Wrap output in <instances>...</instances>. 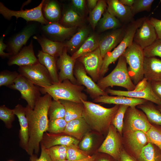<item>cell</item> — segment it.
Instances as JSON below:
<instances>
[{"label":"cell","mask_w":161,"mask_h":161,"mask_svg":"<svg viewBox=\"0 0 161 161\" xmlns=\"http://www.w3.org/2000/svg\"><path fill=\"white\" fill-rule=\"evenodd\" d=\"M52 97L46 94L36 101L33 109L27 105L25 107L27 119L29 140L27 153L30 156L34 152L38 154L44 134L47 131L49 121L48 110Z\"/></svg>","instance_id":"cell-1"},{"label":"cell","mask_w":161,"mask_h":161,"mask_svg":"<svg viewBox=\"0 0 161 161\" xmlns=\"http://www.w3.org/2000/svg\"><path fill=\"white\" fill-rule=\"evenodd\" d=\"M81 101L84 109L82 117L92 130L100 135L107 133L112 120L117 113L119 105L105 108L91 101Z\"/></svg>","instance_id":"cell-2"},{"label":"cell","mask_w":161,"mask_h":161,"mask_svg":"<svg viewBox=\"0 0 161 161\" xmlns=\"http://www.w3.org/2000/svg\"><path fill=\"white\" fill-rule=\"evenodd\" d=\"M84 87L67 79L62 82L53 83L47 87H40V90L43 94L49 95L53 100H63L82 103V100H86L87 99L86 95L83 92Z\"/></svg>","instance_id":"cell-3"},{"label":"cell","mask_w":161,"mask_h":161,"mask_svg":"<svg viewBox=\"0 0 161 161\" xmlns=\"http://www.w3.org/2000/svg\"><path fill=\"white\" fill-rule=\"evenodd\" d=\"M125 57L122 55L118 58L114 69L108 75L100 79L97 84L102 89L105 91L109 87L114 86L123 87L127 91H133L135 85L129 74Z\"/></svg>","instance_id":"cell-4"},{"label":"cell","mask_w":161,"mask_h":161,"mask_svg":"<svg viewBox=\"0 0 161 161\" xmlns=\"http://www.w3.org/2000/svg\"><path fill=\"white\" fill-rule=\"evenodd\" d=\"M146 18L144 17L138 18L129 24L126 27L125 33L122 41L113 51L107 53L103 58L100 73V78L104 77L108 70L110 64L118 59L127 48L132 44L136 30L141 26Z\"/></svg>","instance_id":"cell-5"},{"label":"cell","mask_w":161,"mask_h":161,"mask_svg":"<svg viewBox=\"0 0 161 161\" xmlns=\"http://www.w3.org/2000/svg\"><path fill=\"white\" fill-rule=\"evenodd\" d=\"M129 65L128 71L131 80L136 85L144 78L145 58L143 49L134 42L128 47L122 55Z\"/></svg>","instance_id":"cell-6"},{"label":"cell","mask_w":161,"mask_h":161,"mask_svg":"<svg viewBox=\"0 0 161 161\" xmlns=\"http://www.w3.org/2000/svg\"><path fill=\"white\" fill-rule=\"evenodd\" d=\"M44 0H42L37 6L30 9L20 10H10L6 7L1 2H0V14L5 19L10 20L14 16L16 20L19 18L25 20L27 22H36L41 25H45L49 22L44 18L42 11V8Z\"/></svg>","instance_id":"cell-7"},{"label":"cell","mask_w":161,"mask_h":161,"mask_svg":"<svg viewBox=\"0 0 161 161\" xmlns=\"http://www.w3.org/2000/svg\"><path fill=\"white\" fill-rule=\"evenodd\" d=\"M136 107L129 106L126 111L123 133L135 131H140L146 133L152 126L145 113Z\"/></svg>","instance_id":"cell-8"},{"label":"cell","mask_w":161,"mask_h":161,"mask_svg":"<svg viewBox=\"0 0 161 161\" xmlns=\"http://www.w3.org/2000/svg\"><path fill=\"white\" fill-rule=\"evenodd\" d=\"M19 74L41 88L51 85L53 82L45 67L39 62L30 65L19 66Z\"/></svg>","instance_id":"cell-9"},{"label":"cell","mask_w":161,"mask_h":161,"mask_svg":"<svg viewBox=\"0 0 161 161\" xmlns=\"http://www.w3.org/2000/svg\"><path fill=\"white\" fill-rule=\"evenodd\" d=\"M40 24L36 22L28 23L18 32L12 36L7 42V49L12 56L17 54L32 35L40 32Z\"/></svg>","instance_id":"cell-10"},{"label":"cell","mask_w":161,"mask_h":161,"mask_svg":"<svg viewBox=\"0 0 161 161\" xmlns=\"http://www.w3.org/2000/svg\"><path fill=\"white\" fill-rule=\"evenodd\" d=\"M36 86L20 74L14 83L8 87L19 91L21 94V98L26 101L30 108L33 109L36 101L41 97L40 87Z\"/></svg>","instance_id":"cell-11"},{"label":"cell","mask_w":161,"mask_h":161,"mask_svg":"<svg viewBox=\"0 0 161 161\" xmlns=\"http://www.w3.org/2000/svg\"><path fill=\"white\" fill-rule=\"evenodd\" d=\"M123 146L125 151L137 160L148 141L145 133L140 131L123 133Z\"/></svg>","instance_id":"cell-12"},{"label":"cell","mask_w":161,"mask_h":161,"mask_svg":"<svg viewBox=\"0 0 161 161\" xmlns=\"http://www.w3.org/2000/svg\"><path fill=\"white\" fill-rule=\"evenodd\" d=\"M123 147L122 136L111 124L105 140L97 151L108 154L117 161Z\"/></svg>","instance_id":"cell-13"},{"label":"cell","mask_w":161,"mask_h":161,"mask_svg":"<svg viewBox=\"0 0 161 161\" xmlns=\"http://www.w3.org/2000/svg\"><path fill=\"white\" fill-rule=\"evenodd\" d=\"M78 59L83 64L87 73L94 82H97L100 79V73L103 62V58L99 48Z\"/></svg>","instance_id":"cell-14"},{"label":"cell","mask_w":161,"mask_h":161,"mask_svg":"<svg viewBox=\"0 0 161 161\" xmlns=\"http://www.w3.org/2000/svg\"><path fill=\"white\" fill-rule=\"evenodd\" d=\"M74 76L77 84L86 88V91L90 97L93 99L98 97L108 95V93L101 89L92 78L87 75L84 66L81 65H77L74 68Z\"/></svg>","instance_id":"cell-15"},{"label":"cell","mask_w":161,"mask_h":161,"mask_svg":"<svg viewBox=\"0 0 161 161\" xmlns=\"http://www.w3.org/2000/svg\"><path fill=\"white\" fill-rule=\"evenodd\" d=\"M75 30L74 27H65L58 22L40 24V32L42 35L52 41L61 42L70 36Z\"/></svg>","instance_id":"cell-16"},{"label":"cell","mask_w":161,"mask_h":161,"mask_svg":"<svg viewBox=\"0 0 161 161\" xmlns=\"http://www.w3.org/2000/svg\"><path fill=\"white\" fill-rule=\"evenodd\" d=\"M157 36L153 25L146 17L135 33L133 42L143 49L151 45L157 39Z\"/></svg>","instance_id":"cell-17"},{"label":"cell","mask_w":161,"mask_h":161,"mask_svg":"<svg viewBox=\"0 0 161 161\" xmlns=\"http://www.w3.org/2000/svg\"><path fill=\"white\" fill-rule=\"evenodd\" d=\"M75 61L68 55L66 48L65 47L56 61L57 68L59 70L58 74L59 82H62L67 79L74 84H77L74 74Z\"/></svg>","instance_id":"cell-18"},{"label":"cell","mask_w":161,"mask_h":161,"mask_svg":"<svg viewBox=\"0 0 161 161\" xmlns=\"http://www.w3.org/2000/svg\"><path fill=\"white\" fill-rule=\"evenodd\" d=\"M105 91L112 95L122 96L143 99L151 101L157 105H161V100L154 92L151 88V82L150 81H148V85L145 89L140 91H122L108 88L106 89Z\"/></svg>","instance_id":"cell-19"},{"label":"cell","mask_w":161,"mask_h":161,"mask_svg":"<svg viewBox=\"0 0 161 161\" xmlns=\"http://www.w3.org/2000/svg\"><path fill=\"white\" fill-rule=\"evenodd\" d=\"M126 29V27L123 26L115 29L99 40V48L103 58L121 42L124 37Z\"/></svg>","instance_id":"cell-20"},{"label":"cell","mask_w":161,"mask_h":161,"mask_svg":"<svg viewBox=\"0 0 161 161\" xmlns=\"http://www.w3.org/2000/svg\"><path fill=\"white\" fill-rule=\"evenodd\" d=\"M35 55L33 41L27 46L23 47L16 55L10 56L7 62L9 66L16 65L19 66L33 64L39 62Z\"/></svg>","instance_id":"cell-21"},{"label":"cell","mask_w":161,"mask_h":161,"mask_svg":"<svg viewBox=\"0 0 161 161\" xmlns=\"http://www.w3.org/2000/svg\"><path fill=\"white\" fill-rule=\"evenodd\" d=\"M80 141L64 134H54L45 132L43 134L41 143L47 149L56 145L68 146L73 144L78 146Z\"/></svg>","instance_id":"cell-22"},{"label":"cell","mask_w":161,"mask_h":161,"mask_svg":"<svg viewBox=\"0 0 161 161\" xmlns=\"http://www.w3.org/2000/svg\"><path fill=\"white\" fill-rule=\"evenodd\" d=\"M106 1L107 11L122 23L129 24L134 20V16L130 7L123 5L119 0H108Z\"/></svg>","instance_id":"cell-23"},{"label":"cell","mask_w":161,"mask_h":161,"mask_svg":"<svg viewBox=\"0 0 161 161\" xmlns=\"http://www.w3.org/2000/svg\"><path fill=\"white\" fill-rule=\"evenodd\" d=\"M14 114L18 118L20 126L19 132L20 146L27 152L29 140L28 123L25 107L18 104L13 109Z\"/></svg>","instance_id":"cell-24"},{"label":"cell","mask_w":161,"mask_h":161,"mask_svg":"<svg viewBox=\"0 0 161 161\" xmlns=\"http://www.w3.org/2000/svg\"><path fill=\"white\" fill-rule=\"evenodd\" d=\"M92 131L83 117L67 122L64 133L80 141L84 136Z\"/></svg>","instance_id":"cell-25"},{"label":"cell","mask_w":161,"mask_h":161,"mask_svg":"<svg viewBox=\"0 0 161 161\" xmlns=\"http://www.w3.org/2000/svg\"><path fill=\"white\" fill-rule=\"evenodd\" d=\"M144 75L148 81H161V59L156 57H145Z\"/></svg>","instance_id":"cell-26"},{"label":"cell","mask_w":161,"mask_h":161,"mask_svg":"<svg viewBox=\"0 0 161 161\" xmlns=\"http://www.w3.org/2000/svg\"><path fill=\"white\" fill-rule=\"evenodd\" d=\"M147 100L122 96H110L108 95L99 96L95 99L93 101L106 104L126 105L129 107L136 106L144 103Z\"/></svg>","instance_id":"cell-27"},{"label":"cell","mask_w":161,"mask_h":161,"mask_svg":"<svg viewBox=\"0 0 161 161\" xmlns=\"http://www.w3.org/2000/svg\"><path fill=\"white\" fill-rule=\"evenodd\" d=\"M33 38L41 45V51L55 58L61 55L65 47L63 43L52 41L42 35H35Z\"/></svg>","instance_id":"cell-28"},{"label":"cell","mask_w":161,"mask_h":161,"mask_svg":"<svg viewBox=\"0 0 161 161\" xmlns=\"http://www.w3.org/2000/svg\"><path fill=\"white\" fill-rule=\"evenodd\" d=\"M39 62L44 66L47 70L53 83L59 82L55 58L39 50L37 55Z\"/></svg>","instance_id":"cell-29"},{"label":"cell","mask_w":161,"mask_h":161,"mask_svg":"<svg viewBox=\"0 0 161 161\" xmlns=\"http://www.w3.org/2000/svg\"><path fill=\"white\" fill-rule=\"evenodd\" d=\"M59 100L64 107L65 115L64 118L67 122L82 117L84 109L82 103L63 100Z\"/></svg>","instance_id":"cell-30"},{"label":"cell","mask_w":161,"mask_h":161,"mask_svg":"<svg viewBox=\"0 0 161 161\" xmlns=\"http://www.w3.org/2000/svg\"><path fill=\"white\" fill-rule=\"evenodd\" d=\"M146 115L149 122L151 124L161 127V112L154 103L147 101L137 106Z\"/></svg>","instance_id":"cell-31"},{"label":"cell","mask_w":161,"mask_h":161,"mask_svg":"<svg viewBox=\"0 0 161 161\" xmlns=\"http://www.w3.org/2000/svg\"><path fill=\"white\" fill-rule=\"evenodd\" d=\"M42 11L44 18L49 22H58L60 18V8L55 1L44 0Z\"/></svg>","instance_id":"cell-32"},{"label":"cell","mask_w":161,"mask_h":161,"mask_svg":"<svg viewBox=\"0 0 161 161\" xmlns=\"http://www.w3.org/2000/svg\"><path fill=\"white\" fill-rule=\"evenodd\" d=\"M89 33V30L86 27L80 29L70 40L64 43L67 51L73 53L76 52L88 38Z\"/></svg>","instance_id":"cell-33"},{"label":"cell","mask_w":161,"mask_h":161,"mask_svg":"<svg viewBox=\"0 0 161 161\" xmlns=\"http://www.w3.org/2000/svg\"><path fill=\"white\" fill-rule=\"evenodd\" d=\"M137 161H161V150L155 145L148 143L142 149Z\"/></svg>","instance_id":"cell-34"},{"label":"cell","mask_w":161,"mask_h":161,"mask_svg":"<svg viewBox=\"0 0 161 161\" xmlns=\"http://www.w3.org/2000/svg\"><path fill=\"white\" fill-rule=\"evenodd\" d=\"M99 40L95 35L89 36L80 47L71 56L75 60L81 56L91 52L99 47Z\"/></svg>","instance_id":"cell-35"},{"label":"cell","mask_w":161,"mask_h":161,"mask_svg":"<svg viewBox=\"0 0 161 161\" xmlns=\"http://www.w3.org/2000/svg\"><path fill=\"white\" fill-rule=\"evenodd\" d=\"M103 17L99 21V29L104 31L112 29H116L122 27V23L116 17L107 10L103 14Z\"/></svg>","instance_id":"cell-36"},{"label":"cell","mask_w":161,"mask_h":161,"mask_svg":"<svg viewBox=\"0 0 161 161\" xmlns=\"http://www.w3.org/2000/svg\"><path fill=\"white\" fill-rule=\"evenodd\" d=\"M107 6L106 1L103 0L98 1L95 7L90 12L89 20L93 29L100 20L102 15L104 12Z\"/></svg>","instance_id":"cell-37"},{"label":"cell","mask_w":161,"mask_h":161,"mask_svg":"<svg viewBox=\"0 0 161 161\" xmlns=\"http://www.w3.org/2000/svg\"><path fill=\"white\" fill-rule=\"evenodd\" d=\"M65 110L64 106L59 101L52 100L48 110L49 119L64 118Z\"/></svg>","instance_id":"cell-38"},{"label":"cell","mask_w":161,"mask_h":161,"mask_svg":"<svg viewBox=\"0 0 161 161\" xmlns=\"http://www.w3.org/2000/svg\"><path fill=\"white\" fill-rule=\"evenodd\" d=\"M67 146L66 159L71 161H78L88 158L90 156L81 150L78 147L73 144Z\"/></svg>","instance_id":"cell-39"},{"label":"cell","mask_w":161,"mask_h":161,"mask_svg":"<svg viewBox=\"0 0 161 161\" xmlns=\"http://www.w3.org/2000/svg\"><path fill=\"white\" fill-rule=\"evenodd\" d=\"M81 18L79 15L72 9L66 10L61 20V24L65 25H76L80 23Z\"/></svg>","instance_id":"cell-40"},{"label":"cell","mask_w":161,"mask_h":161,"mask_svg":"<svg viewBox=\"0 0 161 161\" xmlns=\"http://www.w3.org/2000/svg\"><path fill=\"white\" fill-rule=\"evenodd\" d=\"M129 107L126 105H120L119 109L111 122V124L116 128L122 136L124 117L126 111Z\"/></svg>","instance_id":"cell-41"},{"label":"cell","mask_w":161,"mask_h":161,"mask_svg":"<svg viewBox=\"0 0 161 161\" xmlns=\"http://www.w3.org/2000/svg\"><path fill=\"white\" fill-rule=\"evenodd\" d=\"M152 125L150 129L146 133L148 143L155 145L161 150V127Z\"/></svg>","instance_id":"cell-42"},{"label":"cell","mask_w":161,"mask_h":161,"mask_svg":"<svg viewBox=\"0 0 161 161\" xmlns=\"http://www.w3.org/2000/svg\"><path fill=\"white\" fill-rule=\"evenodd\" d=\"M67 123L64 118L49 119L47 131L54 134L63 133Z\"/></svg>","instance_id":"cell-43"},{"label":"cell","mask_w":161,"mask_h":161,"mask_svg":"<svg viewBox=\"0 0 161 161\" xmlns=\"http://www.w3.org/2000/svg\"><path fill=\"white\" fill-rule=\"evenodd\" d=\"M15 115L13 109L9 108L4 105L0 106V119L4 123L7 128L10 129L12 128Z\"/></svg>","instance_id":"cell-44"},{"label":"cell","mask_w":161,"mask_h":161,"mask_svg":"<svg viewBox=\"0 0 161 161\" xmlns=\"http://www.w3.org/2000/svg\"><path fill=\"white\" fill-rule=\"evenodd\" d=\"M96 133L91 131L86 133L80 142L79 148L87 153L91 151L95 144V134Z\"/></svg>","instance_id":"cell-45"},{"label":"cell","mask_w":161,"mask_h":161,"mask_svg":"<svg viewBox=\"0 0 161 161\" xmlns=\"http://www.w3.org/2000/svg\"><path fill=\"white\" fill-rule=\"evenodd\" d=\"M48 149L53 161H62L66 159V146L56 145Z\"/></svg>","instance_id":"cell-46"},{"label":"cell","mask_w":161,"mask_h":161,"mask_svg":"<svg viewBox=\"0 0 161 161\" xmlns=\"http://www.w3.org/2000/svg\"><path fill=\"white\" fill-rule=\"evenodd\" d=\"M20 74L16 71H10L5 70L0 72V86L8 87L13 84Z\"/></svg>","instance_id":"cell-47"},{"label":"cell","mask_w":161,"mask_h":161,"mask_svg":"<svg viewBox=\"0 0 161 161\" xmlns=\"http://www.w3.org/2000/svg\"><path fill=\"white\" fill-rule=\"evenodd\" d=\"M154 0H134L131 7L132 14L134 16L136 14L143 11H150Z\"/></svg>","instance_id":"cell-48"},{"label":"cell","mask_w":161,"mask_h":161,"mask_svg":"<svg viewBox=\"0 0 161 161\" xmlns=\"http://www.w3.org/2000/svg\"><path fill=\"white\" fill-rule=\"evenodd\" d=\"M145 57H159L161 58V40L157 38L153 44L143 49Z\"/></svg>","instance_id":"cell-49"},{"label":"cell","mask_w":161,"mask_h":161,"mask_svg":"<svg viewBox=\"0 0 161 161\" xmlns=\"http://www.w3.org/2000/svg\"><path fill=\"white\" fill-rule=\"evenodd\" d=\"M41 153L39 158L37 155L32 154L30 156V161H53L49 153L48 149L45 148L42 144L40 143Z\"/></svg>","instance_id":"cell-50"},{"label":"cell","mask_w":161,"mask_h":161,"mask_svg":"<svg viewBox=\"0 0 161 161\" xmlns=\"http://www.w3.org/2000/svg\"><path fill=\"white\" fill-rule=\"evenodd\" d=\"M149 21L155 29L158 38L161 40V20L152 17Z\"/></svg>","instance_id":"cell-51"},{"label":"cell","mask_w":161,"mask_h":161,"mask_svg":"<svg viewBox=\"0 0 161 161\" xmlns=\"http://www.w3.org/2000/svg\"><path fill=\"white\" fill-rule=\"evenodd\" d=\"M4 35L2 36L0 39V56L2 58H8L11 56V55L9 53H6L4 50L7 49V45L5 44L3 41Z\"/></svg>","instance_id":"cell-52"},{"label":"cell","mask_w":161,"mask_h":161,"mask_svg":"<svg viewBox=\"0 0 161 161\" xmlns=\"http://www.w3.org/2000/svg\"><path fill=\"white\" fill-rule=\"evenodd\" d=\"M151 85L154 92L161 100V81L151 82Z\"/></svg>","instance_id":"cell-53"},{"label":"cell","mask_w":161,"mask_h":161,"mask_svg":"<svg viewBox=\"0 0 161 161\" xmlns=\"http://www.w3.org/2000/svg\"><path fill=\"white\" fill-rule=\"evenodd\" d=\"M116 161H137L132 156L128 153L123 147L120 151V156Z\"/></svg>","instance_id":"cell-54"},{"label":"cell","mask_w":161,"mask_h":161,"mask_svg":"<svg viewBox=\"0 0 161 161\" xmlns=\"http://www.w3.org/2000/svg\"><path fill=\"white\" fill-rule=\"evenodd\" d=\"M148 81L146 78H144L140 81L136 85L134 91H140L145 89L147 86Z\"/></svg>","instance_id":"cell-55"},{"label":"cell","mask_w":161,"mask_h":161,"mask_svg":"<svg viewBox=\"0 0 161 161\" xmlns=\"http://www.w3.org/2000/svg\"><path fill=\"white\" fill-rule=\"evenodd\" d=\"M72 4L77 10H82L84 8L85 1L84 0H72Z\"/></svg>","instance_id":"cell-56"},{"label":"cell","mask_w":161,"mask_h":161,"mask_svg":"<svg viewBox=\"0 0 161 161\" xmlns=\"http://www.w3.org/2000/svg\"><path fill=\"white\" fill-rule=\"evenodd\" d=\"M98 1L97 0H88L87 4L89 8L93 10L97 5Z\"/></svg>","instance_id":"cell-57"},{"label":"cell","mask_w":161,"mask_h":161,"mask_svg":"<svg viewBox=\"0 0 161 161\" xmlns=\"http://www.w3.org/2000/svg\"><path fill=\"white\" fill-rule=\"evenodd\" d=\"M120 2L124 5L131 7L133 4L134 0H119Z\"/></svg>","instance_id":"cell-58"},{"label":"cell","mask_w":161,"mask_h":161,"mask_svg":"<svg viewBox=\"0 0 161 161\" xmlns=\"http://www.w3.org/2000/svg\"><path fill=\"white\" fill-rule=\"evenodd\" d=\"M110 156L106 154V155H103L99 157L97 161H113L110 158Z\"/></svg>","instance_id":"cell-59"},{"label":"cell","mask_w":161,"mask_h":161,"mask_svg":"<svg viewBox=\"0 0 161 161\" xmlns=\"http://www.w3.org/2000/svg\"><path fill=\"white\" fill-rule=\"evenodd\" d=\"M95 156L93 155L92 156H90L89 157L87 158L84 159L78 160V161H71L67 159L62 161H94L95 159Z\"/></svg>","instance_id":"cell-60"},{"label":"cell","mask_w":161,"mask_h":161,"mask_svg":"<svg viewBox=\"0 0 161 161\" xmlns=\"http://www.w3.org/2000/svg\"><path fill=\"white\" fill-rule=\"evenodd\" d=\"M157 107L159 110L161 112V105H157Z\"/></svg>","instance_id":"cell-61"},{"label":"cell","mask_w":161,"mask_h":161,"mask_svg":"<svg viewBox=\"0 0 161 161\" xmlns=\"http://www.w3.org/2000/svg\"><path fill=\"white\" fill-rule=\"evenodd\" d=\"M8 161H13L12 160H9Z\"/></svg>","instance_id":"cell-62"}]
</instances>
